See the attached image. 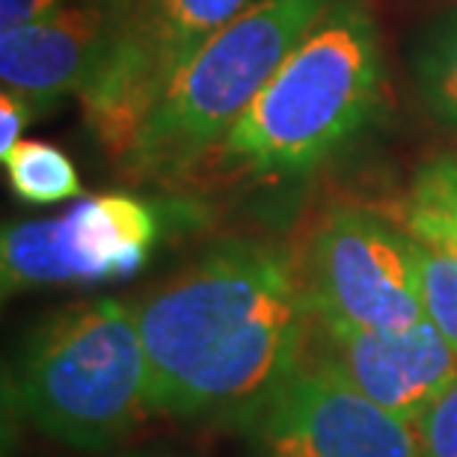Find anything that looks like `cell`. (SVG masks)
<instances>
[{
	"label": "cell",
	"instance_id": "18",
	"mask_svg": "<svg viewBox=\"0 0 457 457\" xmlns=\"http://www.w3.org/2000/svg\"><path fill=\"white\" fill-rule=\"evenodd\" d=\"M122 457H170V454H161V452H131V454H122Z\"/></svg>",
	"mask_w": 457,
	"mask_h": 457
},
{
	"label": "cell",
	"instance_id": "6",
	"mask_svg": "<svg viewBox=\"0 0 457 457\" xmlns=\"http://www.w3.org/2000/svg\"><path fill=\"white\" fill-rule=\"evenodd\" d=\"M255 0H134L93 87L87 125L122 158L143 119L185 62Z\"/></svg>",
	"mask_w": 457,
	"mask_h": 457
},
{
	"label": "cell",
	"instance_id": "3",
	"mask_svg": "<svg viewBox=\"0 0 457 457\" xmlns=\"http://www.w3.org/2000/svg\"><path fill=\"white\" fill-rule=\"evenodd\" d=\"M4 398L18 422L54 443L116 445L152 413L137 309L98 297L48 315L18 347Z\"/></svg>",
	"mask_w": 457,
	"mask_h": 457
},
{
	"label": "cell",
	"instance_id": "8",
	"mask_svg": "<svg viewBox=\"0 0 457 457\" xmlns=\"http://www.w3.org/2000/svg\"><path fill=\"white\" fill-rule=\"evenodd\" d=\"M241 428L250 457H422L413 428L309 360Z\"/></svg>",
	"mask_w": 457,
	"mask_h": 457
},
{
	"label": "cell",
	"instance_id": "11",
	"mask_svg": "<svg viewBox=\"0 0 457 457\" xmlns=\"http://www.w3.org/2000/svg\"><path fill=\"white\" fill-rule=\"evenodd\" d=\"M401 226L416 241L457 255V154H440L416 172L401 203Z\"/></svg>",
	"mask_w": 457,
	"mask_h": 457
},
{
	"label": "cell",
	"instance_id": "9",
	"mask_svg": "<svg viewBox=\"0 0 457 457\" xmlns=\"http://www.w3.org/2000/svg\"><path fill=\"white\" fill-rule=\"evenodd\" d=\"M306 360L410 428L457 378V351L428 318L404 330H360L312 318Z\"/></svg>",
	"mask_w": 457,
	"mask_h": 457
},
{
	"label": "cell",
	"instance_id": "14",
	"mask_svg": "<svg viewBox=\"0 0 457 457\" xmlns=\"http://www.w3.org/2000/svg\"><path fill=\"white\" fill-rule=\"evenodd\" d=\"M425 318L457 351V255L413 237Z\"/></svg>",
	"mask_w": 457,
	"mask_h": 457
},
{
	"label": "cell",
	"instance_id": "15",
	"mask_svg": "<svg viewBox=\"0 0 457 457\" xmlns=\"http://www.w3.org/2000/svg\"><path fill=\"white\" fill-rule=\"evenodd\" d=\"M413 431L422 457H457V378L436 395Z\"/></svg>",
	"mask_w": 457,
	"mask_h": 457
},
{
	"label": "cell",
	"instance_id": "5",
	"mask_svg": "<svg viewBox=\"0 0 457 457\" xmlns=\"http://www.w3.org/2000/svg\"><path fill=\"white\" fill-rule=\"evenodd\" d=\"M300 279L321 324L404 330L425 321L413 235L362 208H336L306 244Z\"/></svg>",
	"mask_w": 457,
	"mask_h": 457
},
{
	"label": "cell",
	"instance_id": "17",
	"mask_svg": "<svg viewBox=\"0 0 457 457\" xmlns=\"http://www.w3.org/2000/svg\"><path fill=\"white\" fill-rule=\"evenodd\" d=\"M60 4L62 0H0V27L6 30V27L30 21V18H39Z\"/></svg>",
	"mask_w": 457,
	"mask_h": 457
},
{
	"label": "cell",
	"instance_id": "1",
	"mask_svg": "<svg viewBox=\"0 0 457 457\" xmlns=\"http://www.w3.org/2000/svg\"><path fill=\"white\" fill-rule=\"evenodd\" d=\"M137 309L152 413L244 422L306 360L312 309L286 250L226 241Z\"/></svg>",
	"mask_w": 457,
	"mask_h": 457
},
{
	"label": "cell",
	"instance_id": "16",
	"mask_svg": "<svg viewBox=\"0 0 457 457\" xmlns=\"http://www.w3.org/2000/svg\"><path fill=\"white\" fill-rule=\"evenodd\" d=\"M33 116H36V102L4 89V96H0V158L12 152L15 143H21L24 125L33 122Z\"/></svg>",
	"mask_w": 457,
	"mask_h": 457
},
{
	"label": "cell",
	"instance_id": "12",
	"mask_svg": "<svg viewBox=\"0 0 457 457\" xmlns=\"http://www.w3.org/2000/svg\"><path fill=\"white\" fill-rule=\"evenodd\" d=\"M413 78L436 122L457 128V6L422 33L413 54Z\"/></svg>",
	"mask_w": 457,
	"mask_h": 457
},
{
	"label": "cell",
	"instance_id": "10",
	"mask_svg": "<svg viewBox=\"0 0 457 457\" xmlns=\"http://www.w3.org/2000/svg\"><path fill=\"white\" fill-rule=\"evenodd\" d=\"M134 0H62L0 33L4 89L30 102L84 96L102 71Z\"/></svg>",
	"mask_w": 457,
	"mask_h": 457
},
{
	"label": "cell",
	"instance_id": "13",
	"mask_svg": "<svg viewBox=\"0 0 457 457\" xmlns=\"http://www.w3.org/2000/svg\"><path fill=\"white\" fill-rule=\"evenodd\" d=\"M9 185L24 203L54 205L80 194V176L66 152L42 140H21L4 154Z\"/></svg>",
	"mask_w": 457,
	"mask_h": 457
},
{
	"label": "cell",
	"instance_id": "2",
	"mask_svg": "<svg viewBox=\"0 0 457 457\" xmlns=\"http://www.w3.org/2000/svg\"><path fill=\"white\" fill-rule=\"evenodd\" d=\"M380 36L362 0H333L212 158L250 179H300L360 134L380 96Z\"/></svg>",
	"mask_w": 457,
	"mask_h": 457
},
{
	"label": "cell",
	"instance_id": "7",
	"mask_svg": "<svg viewBox=\"0 0 457 457\" xmlns=\"http://www.w3.org/2000/svg\"><path fill=\"white\" fill-rule=\"evenodd\" d=\"M161 237V212L131 194L87 196L66 214L4 228V295L134 277Z\"/></svg>",
	"mask_w": 457,
	"mask_h": 457
},
{
	"label": "cell",
	"instance_id": "4",
	"mask_svg": "<svg viewBox=\"0 0 457 457\" xmlns=\"http://www.w3.org/2000/svg\"><path fill=\"white\" fill-rule=\"evenodd\" d=\"M333 0H255L163 89L119 158L137 179L172 181L212 158L291 48Z\"/></svg>",
	"mask_w": 457,
	"mask_h": 457
}]
</instances>
